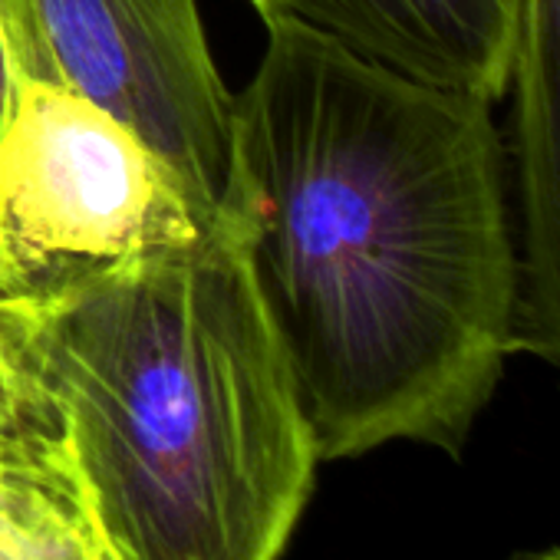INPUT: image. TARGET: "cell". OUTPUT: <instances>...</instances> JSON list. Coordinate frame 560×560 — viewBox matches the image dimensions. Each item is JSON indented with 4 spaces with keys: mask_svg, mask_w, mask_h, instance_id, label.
I'll return each instance as SVG.
<instances>
[{
    "mask_svg": "<svg viewBox=\"0 0 560 560\" xmlns=\"http://www.w3.org/2000/svg\"><path fill=\"white\" fill-rule=\"evenodd\" d=\"M40 311L0 298V445L70 439L44 373Z\"/></svg>",
    "mask_w": 560,
    "mask_h": 560,
    "instance_id": "ba28073f",
    "label": "cell"
},
{
    "mask_svg": "<svg viewBox=\"0 0 560 560\" xmlns=\"http://www.w3.org/2000/svg\"><path fill=\"white\" fill-rule=\"evenodd\" d=\"M234 96L231 218L320 462L462 455L517 353L521 260L494 103L280 14Z\"/></svg>",
    "mask_w": 560,
    "mask_h": 560,
    "instance_id": "6da1fadb",
    "label": "cell"
},
{
    "mask_svg": "<svg viewBox=\"0 0 560 560\" xmlns=\"http://www.w3.org/2000/svg\"><path fill=\"white\" fill-rule=\"evenodd\" d=\"M40 357L113 560H280L320 452L221 211L44 304Z\"/></svg>",
    "mask_w": 560,
    "mask_h": 560,
    "instance_id": "7a4b0ae2",
    "label": "cell"
},
{
    "mask_svg": "<svg viewBox=\"0 0 560 560\" xmlns=\"http://www.w3.org/2000/svg\"><path fill=\"white\" fill-rule=\"evenodd\" d=\"M402 77L501 103L511 86L517 0H247Z\"/></svg>",
    "mask_w": 560,
    "mask_h": 560,
    "instance_id": "8992f818",
    "label": "cell"
},
{
    "mask_svg": "<svg viewBox=\"0 0 560 560\" xmlns=\"http://www.w3.org/2000/svg\"><path fill=\"white\" fill-rule=\"evenodd\" d=\"M221 208L93 100L21 77L0 126V298L50 304L214 228Z\"/></svg>",
    "mask_w": 560,
    "mask_h": 560,
    "instance_id": "3957f363",
    "label": "cell"
},
{
    "mask_svg": "<svg viewBox=\"0 0 560 560\" xmlns=\"http://www.w3.org/2000/svg\"><path fill=\"white\" fill-rule=\"evenodd\" d=\"M18 90V60H14V27L8 0H0V126H4Z\"/></svg>",
    "mask_w": 560,
    "mask_h": 560,
    "instance_id": "9c48e42d",
    "label": "cell"
},
{
    "mask_svg": "<svg viewBox=\"0 0 560 560\" xmlns=\"http://www.w3.org/2000/svg\"><path fill=\"white\" fill-rule=\"evenodd\" d=\"M18 80L60 83L129 126L205 205L231 175L228 93L198 0H8Z\"/></svg>",
    "mask_w": 560,
    "mask_h": 560,
    "instance_id": "277c9868",
    "label": "cell"
},
{
    "mask_svg": "<svg viewBox=\"0 0 560 560\" xmlns=\"http://www.w3.org/2000/svg\"><path fill=\"white\" fill-rule=\"evenodd\" d=\"M508 168L521 260L517 353L560 370V0H517Z\"/></svg>",
    "mask_w": 560,
    "mask_h": 560,
    "instance_id": "5b68a950",
    "label": "cell"
},
{
    "mask_svg": "<svg viewBox=\"0 0 560 560\" xmlns=\"http://www.w3.org/2000/svg\"><path fill=\"white\" fill-rule=\"evenodd\" d=\"M511 560H560V547H550V550H530V553H517Z\"/></svg>",
    "mask_w": 560,
    "mask_h": 560,
    "instance_id": "30bf717a",
    "label": "cell"
},
{
    "mask_svg": "<svg viewBox=\"0 0 560 560\" xmlns=\"http://www.w3.org/2000/svg\"><path fill=\"white\" fill-rule=\"evenodd\" d=\"M0 560H113L70 439L0 445Z\"/></svg>",
    "mask_w": 560,
    "mask_h": 560,
    "instance_id": "52a82bcc",
    "label": "cell"
}]
</instances>
